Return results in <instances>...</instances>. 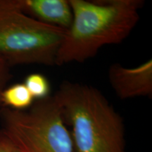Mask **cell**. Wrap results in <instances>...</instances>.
<instances>
[{
	"label": "cell",
	"mask_w": 152,
	"mask_h": 152,
	"mask_svg": "<svg viewBox=\"0 0 152 152\" xmlns=\"http://www.w3.org/2000/svg\"><path fill=\"white\" fill-rule=\"evenodd\" d=\"M73 21L66 30L56 66L83 63L106 45L121 43L140 20L142 0H69Z\"/></svg>",
	"instance_id": "obj_1"
},
{
	"label": "cell",
	"mask_w": 152,
	"mask_h": 152,
	"mask_svg": "<svg viewBox=\"0 0 152 152\" xmlns=\"http://www.w3.org/2000/svg\"><path fill=\"white\" fill-rule=\"evenodd\" d=\"M53 96L75 152H126L123 118L98 89L65 80Z\"/></svg>",
	"instance_id": "obj_2"
},
{
	"label": "cell",
	"mask_w": 152,
	"mask_h": 152,
	"mask_svg": "<svg viewBox=\"0 0 152 152\" xmlns=\"http://www.w3.org/2000/svg\"><path fill=\"white\" fill-rule=\"evenodd\" d=\"M66 30L25 14L22 0H0V56L10 66H56Z\"/></svg>",
	"instance_id": "obj_3"
},
{
	"label": "cell",
	"mask_w": 152,
	"mask_h": 152,
	"mask_svg": "<svg viewBox=\"0 0 152 152\" xmlns=\"http://www.w3.org/2000/svg\"><path fill=\"white\" fill-rule=\"evenodd\" d=\"M1 130L20 152H75L69 129L53 96L24 111L2 106Z\"/></svg>",
	"instance_id": "obj_4"
},
{
	"label": "cell",
	"mask_w": 152,
	"mask_h": 152,
	"mask_svg": "<svg viewBox=\"0 0 152 152\" xmlns=\"http://www.w3.org/2000/svg\"><path fill=\"white\" fill-rule=\"evenodd\" d=\"M108 78L110 85L121 99L151 96L152 94V60L149 59L133 68L120 64L109 66Z\"/></svg>",
	"instance_id": "obj_5"
},
{
	"label": "cell",
	"mask_w": 152,
	"mask_h": 152,
	"mask_svg": "<svg viewBox=\"0 0 152 152\" xmlns=\"http://www.w3.org/2000/svg\"><path fill=\"white\" fill-rule=\"evenodd\" d=\"M22 10L42 23L64 30L73 21L69 0H22Z\"/></svg>",
	"instance_id": "obj_6"
},
{
	"label": "cell",
	"mask_w": 152,
	"mask_h": 152,
	"mask_svg": "<svg viewBox=\"0 0 152 152\" xmlns=\"http://www.w3.org/2000/svg\"><path fill=\"white\" fill-rule=\"evenodd\" d=\"M23 83H16L6 87L1 93V106L16 111H24L33 105L35 102Z\"/></svg>",
	"instance_id": "obj_7"
},
{
	"label": "cell",
	"mask_w": 152,
	"mask_h": 152,
	"mask_svg": "<svg viewBox=\"0 0 152 152\" xmlns=\"http://www.w3.org/2000/svg\"><path fill=\"white\" fill-rule=\"evenodd\" d=\"M23 84L34 99L40 100L50 96V83L42 74L37 73L30 74L26 77Z\"/></svg>",
	"instance_id": "obj_8"
},
{
	"label": "cell",
	"mask_w": 152,
	"mask_h": 152,
	"mask_svg": "<svg viewBox=\"0 0 152 152\" xmlns=\"http://www.w3.org/2000/svg\"><path fill=\"white\" fill-rule=\"evenodd\" d=\"M11 77L10 73V66L8 63L0 56V106H1V93L6 88L7 83Z\"/></svg>",
	"instance_id": "obj_9"
},
{
	"label": "cell",
	"mask_w": 152,
	"mask_h": 152,
	"mask_svg": "<svg viewBox=\"0 0 152 152\" xmlns=\"http://www.w3.org/2000/svg\"><path fill=\"white\" fill-rule=\"evenodd\" d=\"M0 152H20L2 130H0Z\"/></svg>",
	"instance_id": "obj_10"
}]
</instances>
